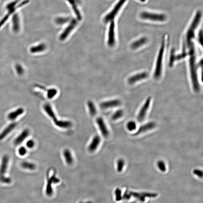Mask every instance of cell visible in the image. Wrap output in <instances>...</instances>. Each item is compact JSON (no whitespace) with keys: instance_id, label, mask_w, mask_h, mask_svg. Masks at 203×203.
<instances>
[{"instance_id":"obj_1","label":"cell","mask_w":203,"mask_h":203,"mask_svg":"<svg viewBox=\"0 0 203 203\" xmlns=\"http://www.w3.org/2000/svg\"><path fill=\"white\" fill-rule=\"evenodd\" d=\"M166 39L165 37H164L157 55L154 72L153 73V77L157 80H158L160 78L162 75L163 61H164L163 60H164L165 51H166Z\"/></svg>"},{"instance_id":"obj_2","label":"cell","mask_w":203,"mask_h":203,"mask_svg":"<svg viewBox=\"0 0 203 203\" xmlns=\"http://www.w3.org/2000/svg\"><path fill=\"white\" fill-rule=\"evenodd\" d=\"M202 14L200 11H197L185 35V42L190 43L194 41L196 35V30L201 19Z\"/></svg>"},{"instance_id":"obj_3","label":"cell","mask_w":203,"mask_h":203,"mask_svg":"<svg viewBox=\"0 0 203 203\" xmlns=\"http://www.w3.org/2000/svg\"><path fill=\"white\" fill-rule=\"evenodd\" d=\"M9 160V157L6 155H3L2 158L0 165V182L3 183L9 184L11 182V178L5 176L8 168Z\"/></svg>"},{"instance_id":"obj_4","label":"cell","mask_w":203,"mask_h":203,"mask_svg":"<svg viewBox=\"0 0 203 203\" xmlns=\"http://www.w3.org/2000/svg\"><path fill=\"white\" fill-rule=\"evenodd\" d=\"M140 17L142 19L154 22H164L166 20V15L157 13L144 11L140 13Z\"/></svg>"},{"instance_id":"obj_5","label":"cell","mask_w":203,"mask_h":203,"mask_svg":"<svg viewBox=\"0 0 203 203\" xmlns=\"http://www.w3.org/2000/svg\"><path fill=\"white\" fill-rule=\"evenodd\" d=\"M19 1V0H16V1H13L7 5L6 7L7 10H8V14L4 17L3 19L0 21V28L6 22L8 19L9 16H10V15L12 14L13 13H14L15 10L16 9L18 8H19L26 4L28 3V2H29L28 0L24 1V2H23L20 5H19L18 6L16 7V5Z\"/></svg>"},{"instance_id":"obj_6","label":"cell","mask_w":203,"mask_h":203,"mask_svg":"<svg viewBox=\"0 0 203 203\" xmlns=\"http://www.w3.org/2000/svg\"><path fill=\"white\" fill-rule=\"evenodd\" d=\"M126 1V0H119L111 12L106 15L104 19V22L107 23L113 21Z\"/></svg>"},{"instance_id":"obj_7","label":"cell","mask_w":203,"mask_h":203,"mask_svg":"<svg viewBox=\"0 0 203 203\" xmlns=\"http://www.w3.org/2000/svg\"><path fill=\"white\" fill-rule=\"evenodd\" d=\"M149 76V73L147 72H140L129 77L128 79V83L131 85H134L140 81L145 80Z\"/></svg>"},{"instance_id":"obj_8","label":"cell","mask_w":203,"mask_h":203,"mask_svg":"<svg viewBox=\"0 0 203 203\" xmlns=\"http://www.w3.org/2000/svg\"><path fill=\"white\" fill-rule=\"evenodd\" d=\"M151 98L150 97L148 98L145 100V103L140 109L137 117V120L138 122H141L143 121L145 119L146 115L147 114L148 111L150 106Z\"/></svg>"},{"instance_id":"obj_9","label":"cell","mask_w":203,"mask_h":203,"mask_svg":"<svg viewBox=\"0 0 203 203\" xmlns=\"http://www.w3.org/2000/svg\"><path fill=\"white\" fill-rule=\"evenodd\" d=\"M77 24V21L75 19H73L70 21V24L66 27L64 31L62 32L60 36V40L61 41H64L67 38L70 34L72 31Z\"/></svg>"},{"instance_id":"obj_10","label":"cell","mask_w":203,"mask_h":203,"mask_svg":"<svg viewBox=\"0 0 203 203\" xmlns=\"http://www.w3.org/2000/svg\"><path fill=\"white\" fill-rule=\"evenodd\" d=\"M115 22L114 20L112 21L109 26L107 41L108 45L110 47H113L115 45Z\"/></svg>"},{"instance_id":"obj_11","label":"cell","mask_w":203,"mask_h":203,"mask_svg":"<svg viewBox=\"0 0 203 203\" xmlns=\"http://www.w3.org/2000/svg\"><path fill=\"white\" fill-rule=\"evenodd\" d=\"M96 122L102 135L106 138L108 137L110 134L109 131L103 118L98 117L96 119Z\"/></svg>"},{"instance_id":"obj_12","label":"cell","mask_w":203,"mask_h":203,"mask_svg":"<svg viewBox=\"0 0 203 203\" xmlns=\"http://www.w3.org/2000/svg\"><path fill=\"white\" fill-rule=\"evenodd\" d=\"M121 104V102L120 100L115 99L102 102L100 104V107L102 109L105 110L118 107Z\"/></svg>"},{"instance_id":"obj_13","label":"cell","mask_w":203,"mask_h":203,"mask_svg":"<svg viewBox=\"0 0 203 203\" xmlns=\"http://www.w3.org/2000/svg\"><path fill=\"white\" fill-rule=\"evenodd\" d=\"M131 196H133L142 202L145 201L146 198H155L158 196L157 193L130 192Z\"/></svg>"},{"instance_id":"obj_14","label":"cell","mask_w":203,"mask_h":203,"mask_svg":"<svg viewBox=\"0 0 203 203\" xmlns=\"http://www.w3.org/2000/svg\"><path fill=\"white\" fill-rule=\"evenodd\" d=\"M156 126V124L154 122H148L146 124L142 125L138 129L137 131L134 134V136H137L138 135L143 134L144 132L148 131L150 130H152L154 129Z\"/></svg>"},{"instance_id":"obj_15","label":"cell","mask_w":203,"mask_h":203,"mask_svg":"<svg viewBox=\"0 0 203 203\" xmlns=\"http://www.w3.org/2000/svg\"><path fill=\"white\" fill-rule=\"evenodd\" d=\"M148 39L147 37H143L136 40L131 44V48L133 50H136L143 46L147 43Z\"/></svg>"},{"instance_id":"obj_16","label":"cell","mask_w":203,"mask_h":203,"mask_svg":"<svg viewBox=\"0 0 203 203\" xmlns=\"http://www.w3.org/2000/svg\"><path fill=\"white\" fill-rule=\"evenodd\" d=\"M101 139L100 136L96 135L94 136L88 147V150L91 152H94L98 148L101 143Z\"/></svg>"},{"instance_id":"obj_17","label":"cell","mask_w":203,"mask_h":203,"mask_svg":"<svg viewBox=\"0 0 203 203\" xmlns=\"http://www.w3.org/2000/svg\"><path fill=\"white\" fill-rule=\"evenodd\" d=\"M29 130L27 129H25L14 140V145L16 146L20 145L29 136Z\"/></svg>"},{"instance_id":"obj_18","label":"cell","mask_w":203,"mask_h":203,"mask_svg":"<svg viewBox=\"0 0 203 203\" xmlns=\"http://www.w3.org/2000/svg\"><path fill=\"white\" fill-rule=\"evenodd\" d=\"M59 182V180L56 178L55 175H53L48 178L46 189V193L48 196H50L52 194V184L56 183Z\"/></svg>"},{"instance_id":"obj_19","label":"cell","mask_w":203,"mask_h":203,"mask_svg":"<svg viewBox=\"0 0 203 203\" xmlns=\"http://www.w3.org/2000/svg\"><path fill=\"white\" fill-rule=\"evenodd\" d=\"M17 123L13 122L11 123L5 128L0 134V140H2L7 137L12 131L16 128Z\"/></svg>"},{"instance_id":"obj_20","label":"cell","mask_w":203,"mask_h":203,"mask_svg":"<svg viewBox=\"0 0 203 203\" xmlns=\"http://www.w3.org/2000/svg\"><path fill=\"white\" fill-rule=\"evenodd\" d=\"M24 112V110L23 108H18L14 111L11 112L8 115V119L10 121H14L18 117L22 115Z\"/></svg>"},{"instance_id":"obj_21","label":"cell","mask_w":203,"mask_h":203,"mask_svg":"<svg viewBox=\"0 0 203 203\" xmlns=\"http://www.w3.org/2000/svg\"><path fill=\"white\" fill-rule=\"evenodd\" d=\"M43 109L45 112L52 119L54 122L57 120L56 113L54 112V110L50 104H45L43 106Z\"/></svg>"},{"instance_id":"obj_22","label":"cell","mask_w":203,"mask_h":203,"mask_svg":"<svg viewBox=\"0 0 203 203\" xmlns=\"http://www.w3.org/2000/svg\"><path fill=\"white\" fill-rule=\"evenodd\" d=\"M55 124L59 128L62 129H68L72 126V123L71 121L64 120H58L54 122Z\"/></svg>"},{"instance_id":"obj_23","label":"cell","mask_w":203,"mask_h":203,"mask_svg":"<svg viewBox=\"0 0 203 203\" xmlns=\"http://www.w3.org/2000/svg\"><path fill=\"white\" fill-rule=\"evenodd\" d=\"M46 49V45L45 43H41L35 46L31 47L30 49V51L32 54H36L43 52Z\"/></svg>"},{"instance_id":"obj_24","label":"cell","mask_w":203,"mask_h":203,"mask_svg":"<svg viewBox=\"0 0 203 203\" xmlns=\"http://www.w3.org/2000/svg\"><path fill=\"white\" fill-rule=\"evenodd\" d=\"M63 155L66 163L71 165L73 163V158L71 152L68 149H66L63 152Z\"/></svg>"},{"instance_id":"obj_25","label":"cell","mask_w":203,"mask_h":203,"mask_svg":"<svg viewBox=\"0 0 203 203\" xmlns=\"http://www.w3.org/2000/svg\"><path fill=\"white\" fill-rule=\"evenodd\" d=\"M67 1L69 2L70 4H71L72 6V8L73 10L74 11L77 19L79 20H81L82 19L80 11L79 10L78 8H77V4L76 3L75 0H67Z\"/></svg>"},{"instance_id":"obj_26","label":"cell","mask_w":203,"mask_h":203,"mask_svg":"<svg viewBox=\"0 0 203 203\" xmlns=\"http://www.w3.org/2000/svg\"><path fill=\"white\" fill-rule=\"evenodd\" d=\"M87 107H88L89 113L91 116H95L97 113L96 108L95 105L93 102L91 100H89L87 102Z\"/></svg>"},{"instance_id":"obj_27","label":"cell","mask_w":203,"mask_h":203,"mask_svg":"<svg viewBox=\"0 0 203 203\" xmlns=\"http://www.w3.org/2000/svg\"><path fill=\"white\" fill-rule=\"evenodd\" d=\"M13 31L18 32L19 29V19L18 14H16L13 17Z\"/></svg>"},{"instance_id":"obj_28","label":"cell","mask_w":203,"mask_h":203,"mask_svg":"<svg viewBox=\"0 0 203 203\" xmlns=\"http://www.w3.org/2000/svg\"><path fill=\"white\" fill-rule=\"evenodd\" d=\"M21 166L23 168L25 169L31 170H35L36 166L33 163L28 162H23L21 163Z\"/></svg>"},{"instance_id":"obj_29","label":"cell","mask_w":203,"mask_h":203,"mask_svg":"<svg viewBox=\"0 0 203 203\" xmlns=\"http://www.w3.org/2000/svg\"><path fill=\"white\" fill-rule=\"evenodd\" d=\"M123 115H124V112H123V110L120 109L117 110L113 114L111 117V119L113 120H117L122 118Z\"/></svg>"},{"instance_id":"obj_30","label":"cell","mask_w":203,"mask_h":203,"mask_svg":"<svg viewBox=\"0 0 203 203\" xmlns=\"http://www.w3.org/2000/svg\"><path fill=\"white\" fill-rule=\"evenodd\" d=\"M58 93V91L55 88H51L47 90V96L49 99H52Z\"/></svg>"},{"instance_id":"obj_31","label":"cell","mask_w":203,"mask_h":203,"mask_svg":"<svg viewBox=\"0 0 203 203\" xmlns=\"http://www.w3.org/2000/svg\"><path fill=\"white\" fill-rule=\"evenodd\" d=\"M125 165V162L123 159L120 158L119 159L117 162V170L119 172H121L124 168Z\"/></svg>"},{"instance_id":"obj_32","label":"cell","mask_w":203,"mask_h":203,"mask_svg":"<svg viewBox=\"0 0 203 203\" xmlns=\"http://www.w3.org/2000/svg\"><path fill=\"white\" fill-rule=\"evenodd\" d=\"M126 128L130 131H133L135 130L136 128V122L133 121H130L126 125Z\"/></svg>"},{"instance_id":"obj_33","label":"cell","mask_w":203,"mask_h":203,"mask_svg":"<svg viewBox=\"0 0 203 203\" xmlns=\"http://www.w3.org/2000/svg\"><path fill=\"white\" fill-rule=\"evenodd\" d=\"M157 166L159 169L161 171L164 172L166 171V164L164 161L162 160L159 161L157 163Z\"/></svg>"},{"instance_id":"obj_34","label":"cell","mask_w":203,"mask_h":203,"mask_svg":"<svg viewBox=\"0 0 203 203\" xmlns=\"http://www.w3.org/2000/svg\"><path fill=\"white\" fill-rule=\"evenodd\" d=\"M15 69L19 75H22L24 72V70L23 66L19 64H17L15 66Z\"/></svg>"},{"instance_id":"obj_35","label":"cell","mask_w":203,"mask_h":203,"mask_svg":"<svg viewBox=\"0 0 203 203\" xmlns=\"http://www.w3.org/2000/svg\"><path fill=\"white\" fill-rule=\"evenodd\" d=\"M70 19L68 18H64V17H60L56 19V22L57 24H66V23L69 22Z\"/></svg>"},{"instance_id":"obj_36","label":"cell","mask_w":203,"mask_h":203,"mask_svg":"<svg viewBox=\"0 0 203 203\" xmlns=\"http://www.w3.org/2000/svg\"><path fill=\"white\" fill-rule=\"evenodd\" d=\"M27 149L24 147H21L19 148L18 152L19 154L21 156H24L27 153Z\"/></svg>"},{"instance_id":"obj_37","label":"cell","mask_w":203,"mask_h":203,"mask_svg":"<svg viewBox=\"0 0 203 203\" xmlns=\"http://www.w3.org/2000/svg\"><path fill=\"white\" fill-rule=\"evenodd\" d=\"M35 142L34 141V140L32 139L28 140L26 143V147L29 149L33 148L35 147Z\"/></svg>"},{"instance_id":"obj_38","label":"cell","mask_w":203,"mask_h":203,"mask_svg":"<svg viewBox=\"0 0 203 203\" xmlns=\"http://www.w3.org/2000/svg\"><path fill=\"white\" fill-rule=\"evenodd\" d=\"M193 173L200 178H202L203 177V171L202 170L198 169H196L193 170Z\"/></svg>"},{"instance_id":"obj_39","label":"cell","mask_w":203,"mask_h":203,"mask_svg":"<svg viewBox=\"0 0 203 203\" xmlns=\"http://www.w3.org/2000/svg\"><path fill=\"white\" fill-rule=\"evenodd\" d=\"M203 31L202 30H200L198 33V40L199 43L201 45H202L203 38Z\"/></svg>"},{"instance_id":"obj_40","label":"cell","mask_w":203,"mask_h":203,"mask_svg":"<svg viewBox=\"0 0 203 203\" xmlns=\"http://www.w3.org/2000/svg\"><path fill=\"white\" fill-rule=\"evenodd\" d=\"M116 193H117V200H121V191L120 190V189H117L116 191Z\"/></svg>"},{"instance_id":"obj_41","label":"cell","mask_w":203,"mask_h":203,"mask_svg":"<svg viewBox=\"0 0 203 203\" xmlns=\"http://www.w3.org/2000/svg\"><path fill=\"white\" fill-rule=\"evenodd\" d=\"M139 1L140 2H143V3H144V2H145L146 1V0H139Z\"/></svg>"}]
</instances>
